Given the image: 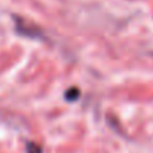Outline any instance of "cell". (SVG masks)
Returning a JSON list of instances; mask_svg holds the SVG:
<instances>
[{
	"instance_id": "6da1fadb",
	"label": "cell",
	"mask_w": 153,
	"mask_h": 153,
	"mask_svg": "<svg viewBox=\"0 0 153 153\" xmlns=\"http://www.w3.org/2000/svg\"><path fill=\"white\" fill-rule=\"evenodd\" d=\"M13 22H15V31L19 36L34 39V40H43L45 39V33L34 22H31V21H28L22 16H18V15H13Z\"/></svg>"
},
{
	"instance_id": "7a4b0ae2",
	"label": "cell",
	"mask_w": 153,
	"mask_h": 153,
	"mask_svg": "<svg viewBox=\"0 0 153 153\" xmlns=\"http://www.w3.org/2000/svg\"><path fill=\"white\" fill-rule=\"evenodd\" d=\"M64 97H65L67 101H76V100H79V97H80V91H79L77 88H70L68 91H65Z\"/></svg>"
},
{
	"instance_id": "3957f363",
	"label": "cell",
	"mask_w": 153,
	"mask_h": 153,
	"mask_svg": "<svg viewBox=\"0 0 153 153\" xmlns=\"http://www.w3.org/2000/svg\"><path fill=\"white\" fill-rule=\"evenodd\" d=\"M27 153H42V147L39 144H34V143H28L27 147H25Z\"/></svg>"
}]
</instances>
